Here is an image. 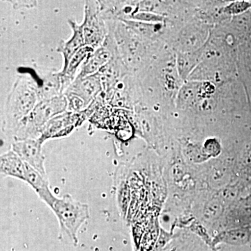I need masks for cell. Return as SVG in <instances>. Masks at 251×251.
<instances>
[{
	"mask_svg": "<svg viewBox=\"0 0 251 251\" xmlns=\"http://www.w3.org/2000/svg\"><path fill=\"white\" fill-rule=\"evenodd\" d=\"M251 232L247 229H236L220 234L217 237L219 242L226 243L234 246H242L250 240Z\"/></svg>",
	"mask_w": 251,
	"mask_h": 251,
	"instance_id": "16",
	"label": "cell"
},
{
	"mask_svg": "<svg viewBox=\"0 0 251 251\" xmlns=\"http://www.w3.org/2000/svg\"><path fill=\"white\" fill-rule=\"evenodd\" d=\"M117 50V46L112 31L108 29L103 45L95 49L82 64L76 77L81 78L98 74L112 58Z\"/></svg>",
	"mask_w": 251,
	"mask_h": 251,
	"instance_id": "6",
	"label": "cell"
},
{
	"mask_svg": "<svg viewBox=\"0 0 251 251\" xmlns=\"http://www.w3.org/2000/svg\"><path fill=\"white\" fill-rule=\"evenodd\" d=\"M67 109L68 100L64 95L41 100L18 126L12 136L14 142L39 139L48 122L59 114L67 111Z\"/></svg>",
	"mask_w": 251,
	"mask_h": 251,
	"instance_id": "2",
	"label": "cell"
},
{
	"mask_svg": "<svg viewBox=\"0 0 251 251\" xmlns=\"http://www.w3.org/2000/svg\"><path fill=\"white\" fill-rule=\"evenodd\" d=\"M130 29L135 35L143 39H151L160 31L161 25L160 23L153 24L130 21V20H119Z\"/></svg>",
	"mask_w": 251,
	"mask_h": 251,
	"instance_id": "14",
	"label": "cell"
},
{
	"mask_svg": "<svg viewBox=\"0 0 251 251\" xmlns=\"http://www.w3.org/2000/svg\"><path fill=\"white\" fill-rule=\"evenodd\" d=\"M25 181L35 191L41 201L50 207L53 202L55 196L51 192L47 176L41 174L27 165V171Z\"/></svg>",
	"mask_w": 251,
	"mask_h": 251,
	"instance_id": "12",
	"label": "cell"
},
{
	"mask_svg": "<svg viewBox=\"0 0 251 251\" xmlns=\"http://www.w3.org/2000/svg\"><path fill=\"white\" fill-rule=\"evenodd\" d=\"M68 100L67 111L80 112L87 108L85 102L82 99L74 95H67Z\"/></svg>",
	"mask_w": 251,
	"mask_h": 251,
	"instance_id": "20",
	"label": "cell"
},
{
	"mask_svg": "<svg viewBox=\"0 0 251 251\" xmlns=\"http://www.w3.org/2000/svg\"><path fill=\"white\" fill-rule=\"evenodd\" d=\"M206 150L209 153H216V151H219V144L215 140H209L205 144Z\"/></svg>",
	"mask_w": 251,
	"mask_h": 251,
	"instance_id": "24",
	"label": "cell"
},
{
	"mask_svg": "<svg viewBox=\"0 0 251 251\" xmlns=\"http://www.w3.org/2000/svg\"><path fill=\"white\" fill-rule=\"evenodd\" d=\"M27 165L13 150H9L0 157V172L4 177L16 178L25 181Z\"/></svg>",
	"mask_w": 251,
	"mask_h": 251,
	"instance_id": "11",
	"label": "cell"
},
{
	"mask_svg": "<svg viewBox=\"0 0 251 251\" xmlns=\"http://www.w3.org/2000/svg\"><path fill=\"white\" fill-rule=\"evenodd\" d=\"M15 9H32L37 6L36 1H9Z\"/></svg>",
	"mask_w": 251,
	"mask_h": 251,
	"instance_id": "22",
	"label": "cell"
},
{
	"mask_svg": "<svg viewBox=\"0 0 251 251\" xmlns=\"http://www.w3.org/2000/svg\"><path fill=\"white\" fill-rule=\"evenodd\" d=\"M99 100L96 99L85 110L80 112L66 111L51 119L43 128L39 140L44 143L48 140L64 138L72 133L92 117L98 106Z\"/></svg>",
	"mask_w": 251,
	"mask_h": 251,
	"instance_id": "4",
	"label": "cell"
},
{
	"mask_svg": "<svg viewBox=\"0 0 251 251\" xmlns=\"http://www.w3.org/2000/svg\"><path fill=\"white\" fill-rule=\"evenodd\" d=\"M81 25L85 46L97 49L103 45L108 29L100 14L99 1H85V18Z\"/></svg>",
	"mask_w": 251,
	"mask_h": 251,
	"instance_id": "5",
	"label": "cell"
},
{
	"mask_svg": "<svg viewBox=\"0 0 251 251\" xmlns=\"http://www.w3.org/2000/svg\"><path fill=\"white\" fill-rule=\"evenodd\" d=\"M50 208L58 220L61 231L77 245L79 229L90 218V206L67 194L62 198L55 197Z\"/></svg>",
	"mask_w": 251,
	"mask_h": 251,
	"instance_id": "3",
	"label": "cell"
},
{
	"mask_svg": "<svg viewBox=\"0 0 251 251\" xmlns=\"http://www.w3.org/2000/svg\"><path fill=\"white\" fill-rule=\"evenodd\" d=\"M201 85L198 82H188L183 86L179 91L177 98V105L179 108H187L196 101V99L201 94Z\"/></svg>",
	"mask_w": 251,
	"mask_h": 251,
	"instance_id": "15",
	"label": "cell"
},
{
	"mask_svg": "<svg viewBox=\"0 0 251 251\" xmlns=\"http://www.w3.org/2000/svg\"><path fill=\"white\" fill-rule=\"evenodd\" d=\"M43 143L39 139H26L11 144V150L28 166L41 174L47 176L45 169V156L43 153Z\"/></svg>",
	"mask_w": 251,
	"mask_h": 251,
	"instance_id": "7",
	"label": "cell"
},
{
	"mask_svg": "<svg viewBox=\"0 0 251 251\" xmlns=\"http://www.w3.org/2000/svg\"><path fill=\"white\" fill-rule=\"evenodd\" d=\"M251 9L250 1H235L222 9V12L228 15L242 14Z\"/></svg>",
	"mask_w": 251,
	"mask_h": 251,
	"instance_id": "19",
	"label": "cell"
},
{
	"mask_svg": "<svg viewBox=\"0 0 251 251\" xmlns=\"http://www.w3.org/2000/svg\"><path fill=\"white\" fill-rule=\"evenodd\" d=\"M222 205L218 201H211L209 204L206 205L204 209V216H205L206 219H216L222 212Z\"/></svg>",
	"mask_w": 251,
	"mask_h": 251,
	"instance_id": "21",
	"label": "cell"
},
{
	"mask_svg": "<svg viewBox=\"0 0 251 251\" xmlns=\"http://www.w3.org/2000/svg\"><path fill=\"white\" fill-rule=\"evenodd\" d=\"M201 54L198 52L179 54L178 57V69L181 76L185 77L191 72L199 60Z\"/></svg>",
	"mask_w": 251,
	"mask_h": 251,
	"instance_id": "17",
	"label": "cell"
},
{
	"mask_svg": "<svg viewBox=\"0 0 251 251\" xmlns=\"http://www.w3.org/2000/svg\"><path fill=\"white\" fill-rule=\"evenodd\" d=\"M240 212L245 219L251 220V202H246L242 204Z\"/></svg>",
	"mask_w": 251,
	"mask_h": 251,
	"instance_id": "23",
	"label": "cell"
},
{
	"mask_svg": "<svg viewBox=\"0 0 251 251\" xmlns=\"http://www.w3.org/2000/svg\"><path fill=\"white\" fill-rule=\"evenodd\" d=\"M103 92L101 81L97 74L81 78L75 77L64 95L76 96L85 102L87 108Z\"/></svg>",
	"mask_w": 251,
	"mask_h": 251,
	"instance_id": "8",
	"label": "cell"
},
{
	"mask_svg": "<svg viewBox=\"0 0 251 251\" xmlns=\"http://www.w3.org/2000/svg\"><path fill=\"white\" fill-rule=\"evenodd\" d=\"M95 49L90 46H85L81 48L75 54L73 55L72 59L69 61L67 69L64 72H60L67 80L73 82L76 77V73L79 68L82 67L83 63L87 60Z\"/></svg>",
	"mask_w": 251,
	"mask_h": 251,
	"instance_id": "13",
	"label": "cell"
},
{
	"mask_svg": "<svg viewBox=\"0 0 251 251\" xmlns=\"http://www.w3.org/2000/svg\"><path fill=\"white\" fill-rule=\"evenodd\" d=\"M39 87V82L28 74H21L15 81L5 104L2 122L3 131L11 138L40 101Z\"/></svg>",
	"mask_w": 251,
	"mask_h": 251,
	"instance_id": "1",
	"label": "cell"
},
{
	"mask_svg": "<svg viewBox=\"0 0 251 251\" xmlns=\"http://www.w3.org/2000/svg\"><path fill=\"white\" fill-rule=\"evenodd\" d=\"M72 84L60 72H49L43 75L39 84V96L41 100H49L64 95Z\"/></svg>",
	"mask_w": 251,
	"mask_h": 251,
	"instance_id": "9",
	"label": "cell"
},
{
	"mask_svg": "<svg viewBox=\"0 0 251 251\" xmlns=\"http://www.w3.org/2000/svg\"><path fill=\"white\" fill-rule=\"evenodd\" d=\"M130 21H139L147 23H161L166 21L164 16L161 15L156 14V13L148 12V11H138L135 14L132 15L128 19Z\"/></svg>",
	"mask_w": 251,
	"mask_h": 251,
	"instance_id": "18",
	"label": "cell"
},
{
	"mask_svg": "<svg viewBox=\"0 0 251 251\" xmlns=\"http://www.w3.org/2000/svg\"><path fill=\"white\" fill-rule=\"evenodd\" d=\"M69 25L72 27L73 35L68 41H61L59 42L57 51L62 54L64 64L61 72H64L67 69L69 61L73 55L79 50L81 48L85 46L82 25L77 24L73 20H68Z\"/></svg>",
	"mask_w": 251,
	"mask_h": 251,
	"instance_id": "10",
	"label": "cell"
}]
</instances>
